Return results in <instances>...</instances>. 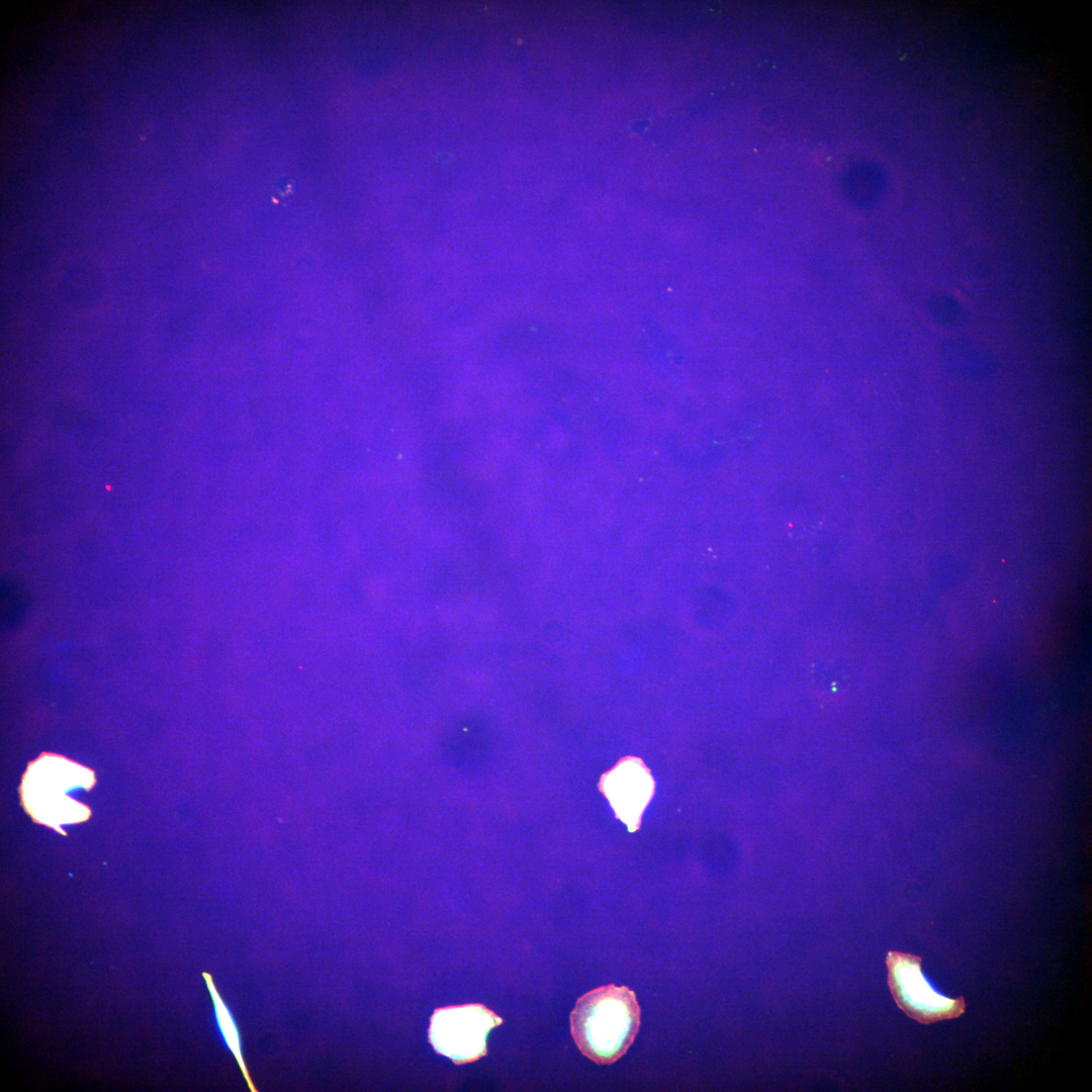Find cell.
<instances>
[{"label": "cell", "instance_id": "3957f363", "mask_svg": "<svg viewBox=\"0 0 1092 1092\" xmlns=\"http://www.w3.org/2000/svg\"><path fill=\"white\" fill-rule=\"evenodd\" d=\"M888 984L901 1010L922 1024L960 1017L966 1010L963 997L951 999L938 994L921 971V958L909 952L889 951L886 958Z\"/></svg>", "mask_w": 1092, "mask_h": 1092}, {"label": "cell", "instance_id": "277c9868", "mask_svg": "<svg viewBox=\"0 0 1092 1092\" xmlns=\"http://www.w3.org/2000/svg\"><path fill=\"white\" fill-rule=\"evenodd\" d=\"M606 794L617 813L629 824L636 821L649 801L652 782L636 761H624L605 779Z\"/></svg>", "mask_w": 1092, "mask_h": 1092}, {"label": "cell", "instance_id": "8992f818", "mask_svg": "<svg viewBox=\"0 0 1092 1092\" xmlns=\"http://www.w3.org/2000/svg\"><path fill=\"white\" fill-rule=\"evenodd\" d=\"M928 307L932 317L943 325H959L965 317L960 303L949 295H933Z\"/></svg>", "mask_w": 1092, "mask_h": 1092}, {"label": "cell", "instance_id": "6da1fadb", "mask_svg": "<svg viewBox=\"0 0 1092 1092\" xmlns=\"http://www.w3.org/2000/svg\"><path fill=\"white\" fill-rule=\"evenodd\" d=\"M640 1026V1007L626 986L604 985L578 998L570 1014L571 1035L583 1056L610 1065L626 1054Z\"/></svg>", "mask_w": 1092, "mask_h": 1092}, {"label": "cell", "instance_id": "5b68a950", "mask_svg": "<svg viewBox=\"0 0 1092 1092\" xmlns=\"http://www.w3.org/2000/svg\"><path fill=\"white\" fill-rule=\"evenodd\" d=\"M202 977L205 980L206 987L211 996V1000L214 1006L215 1018L217 1020V1024L223 1036L224 1042L234 1055L250 1091L258 1092V1089L252 1082L248 1068L243 1058L241 1036L233 1014L223 1002L220 995L218 994L211 975L203 972Z\"/></svg>", "mask_w": 1092, "mask_h": 1092}, {"label": "cell", "instance_id": "7a4b0ae2", "mask_svg": "<svg viewBox=\"0 0 1092 1092\" xmlns=\"http://www.w3.org/2000/svg\"><path fill=\"white\" fill-rule=\"evenodd\" d=\"M502 1022V1017L479 1003L440 1007L430 1020L429 1041L455 1065L472 1063L486 1055L487 1034Z\"/></svg>", "mask_w": 1092, "mask_h": 1092}]
</instances>
